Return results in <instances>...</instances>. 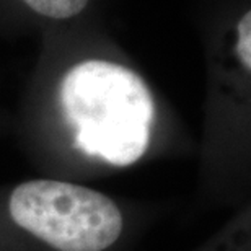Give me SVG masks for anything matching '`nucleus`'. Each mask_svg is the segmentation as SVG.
I'll return each mask as SVG.
<instances>
[{"label":"nucleus","instance_id":"obj_4","mask_svg":"<svg viewBox=\"0 0 251 251\" xmlns=\"http://www.w3.org/2000/svg\"><path fill=\"white\" fill-rule=\"evenodd\" d=\"M237 52L243 67L251 69V13H245L238 23V41Z\"/></svg>","mask_w":251,"mask_h":251},{"label":"nucleus","instance_id":"obj_2","mask_svg":"<svg viewBox=\"0 0 251 251\" xmlns=\"http://www.w3.org/2000/svg\"><path fill=\"white\" fill-rule=\"evenodd\" d=\"M15 224L57 251H103L124 227L113 199L82 184L34 179L10 194Z\"/></svg>","mask_w":251,"mask_h":251},{"label":"nucleus","instance_id":"obj_3","mask_svg":"<svg viewBox=\"0 0 251 251\" xmlns=\"http://www.w3.org/2000/svg\"><path fill=\"white\" fill-rule=\"evenodd\" d=\"M23 2L44 17L65 20L82 12L88 0H23Z\"/></svg>","mask_w":251,"mask_h":251},{"label":"nucleus","instance_id":"obj_1","mask_svg":"<svg viewBox=\"0 0 251 251\" xmlns=\"http://www.w3.org/2000/svg\"><path fill=\"white\" fill-rule=\"evenodd\" d=\"M61 104L75 145L114 167H129L147 152L155 123L152 93L127 67L83 61L61 82Z\"/></svg>","mask_w":251,"mask_h":251}]
</instances>
